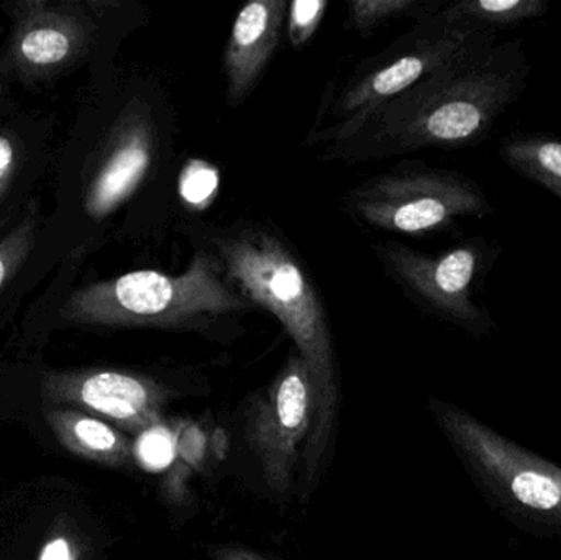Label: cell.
Segmentation results:
<instances>
[{"label":"cell","mask_w":561,"mask_h":560,"mask_svg":"<svg viewBox=\"0 0 561 560\" xmlns=\"http://www.w3.org/2000/svg\"><path fill=\"white\" fill-rule=\"evenodd\" d=\"M98 32L91 13L72 3H23L3 68L20 78H49L91 53Z\"/></svg>","instance_id":"8fae6325"},{"label":"cell","mask_w":561,"mask_h":560,"mask_svg":"<svg viewBox=\"0 0 561 560\" xmlns=\"http://www.w3.org/2000/svg\"><path fill=\"white\" fill-rule=\"evenodd\" d=\"M346 213L362 226L402 236H432L461 219L494 214L483 187L460 171L405 161L352 187Z\"/></svg>","instance_id":"8992f818"},{"label":"cell","mask_w":561,"mask_h":560,"mask_svg":"<svg viewBox=\"0 0 561 560\" xmlns=\"http://www.w3.org/2000/svg\"><path fill=\"white\" fill-rule=\"evenodd\" d=\"M46 421L62 447L102 466L125 467L134 460L130 441L101 418L72 408H53Z\"/></svg>","instance_id":"4fadbf2b"},{"label":"cell","mask_w":561,"mask_h":560,"mask_svg":"<svg viewBox=\"0 0 561 560\" xmlns=\"http://www.w3.org/2000/svg\"><path fill=\"white\" fill-rule=\"evenodd\" d=\"M442 10V9H440ZM438 10L415 23L388 49L356 66L343 88L322 107L323 127L312 130L310 144H339L363 122L419 82L483 46L496 45L500 32L468 20H451Z\"/></svg>","instance_id":"277c9868"},{"label":"cell","mask_w":561,"mask_h":560,"mask_svg":"<svg viewBox=\"0 0 561 560\" xmlns=\"http://www.w3.org/2000/svg\"><path fill=\"white\" fill-rule=\"evenodd\" d=\"M163 151L160 118L150 101L134 98L118 112L82 184V214L92 224L124 207L157 170Z\"/></svg>","instance_id":"ba28073f"},{"label":"cell","mask_w":561,"mask_h":560,"mask_svg":"<svg viewBox=\"0 0 561 560\" xmlns=\"http://www.w3.org/2000/svg\"><path fill=\"white\" fill-rule=\"evenodd\" d=\"M388 275L419 309L473 339L497 331L486 306L478 301L503 247L484 236L468 237L438 255L399 242L373 247Z\"/></svg>","instance_id":"52a82bcc"},{"label":"cell","mask_w":561,"mask_h":560,"mask_svg":"<svg viewBox=\"0 0 561 560\" xmlns=\"http://www.w3.org/2000/svg\"><path fill=\"white\" fill-rule=\"evenodd\" d=\"M180 183L184 203L191 207H204L216 196L219 174L206 161L194 160L184 168Z\"/></svg>","instance_id":"44dd1931"},{"label":"cell","mask_w":561,"mask_h":560,"mask_svg":"<svg viewBox=\"0 0 561 560\" xmlns=\"http://www.w3.org/2000/svg\"><path fill=\"white\" fill-rule=\"evenodd\" d=\"M79 551L76 542L68 536H53L43 545L38 560H78Z\"/></svg>","instance_id":"7402d4cb"},{"label":"cell","mask_w":561,"mask_h":560,"mask_svg":"<svg viewBox=\"0 0 561 560\" xmlns=\"http://www.w3.org/2000/svg\"><path fill=\"white\" fill-rule=\"evenodd\" d=\"M431 408L484 500L524 533L561 538V467L455 404Z\"/></svg>","instance_id":"5b68a950"},{"label":"cell","mask_w":561,"mask_h":560,"mask_svg":"<svg viewBox=\"0 0 561 560\" xmlns=\"http://www.w3.org/2000/svg\"><path fill=\"white\" fill-rule=\"evenodd\" d=\"M312 420V378L296 352L247 411V439L262 464L266 483L278 495L290 487L299 447L309 437Z\"/></svg>","instance_id":"9c48e42d"},{"label":"cell","mask_w":561,"mask_h":560,"mask_svg":"<svg viewBox=\"0 0 561 560\" xmlns=\"http://www.w3.org/2000/svg\"><path fill=\"white\" fill-rule=\"evenodd\" d=\"M42 398L55 408H72L101 418L117 430L140 433L160 423L171 391L153 377L115 368L51 372L42 380Z\"/></svg>","instance_id":"30bf717a"},{"label":"cell","mask_w":561,"mask_h":560,"mask_svg":"<svg viewBox=\"0 0 561 560\" xmlns=\"http://www.w3.org/2000/svg\"><path fill=\"white\" fill-rule=\"evenodd\" d=\"M131 447H134V460H137L138 466L148 472H163L168 467L173 466L174 460L180 456L178 434L163 421L140 431Z\"/></svg>","instance_id":"ac0fdd59"},{"label":"cell","mask_w":561,"mask_h":560,"mask_svg":"<svg viewBox=\"0 0 561 560\" xmlns=\"http://www.w3.org/2000/svg\"><path fill=\"white\" fill-rule=\"evenodd\" d=\"M2 92H3L2 82H0V94H2Z\"/></svg>","instance_id":"cb8c5ba5"},{"label":"cell","mask_w":561,"mask_h":560,"mask_svg":"<svg viewBox=\"0 0 561 560\" xmlns=\"http://www.w3.org/2000/svg\"><path fill=\"white\" fill-rule=\"evenodd\" d=\"M216 560H265L255 552L243 548H217L214 552Z\"/></svg>","instance_id":"603a6c76"},{"label":"cell","mask_w":561,"mask_h":560,"mask_svg":"<svg viewBox=\"0 0 561 560\" xmlns=\"http://www.w3.org/2000/svg\"><path fill=\"white\" fill-rule=\"evenodd\" d=\"M187 236L209 250L227 279L275 316L306 362L313 385V420L304 447V482L312 479L332 431L336 403L335 351L325 306L302 260L278 230L256 220L197 227Z\"/></svg>","instance_id":"7a4b0ae2"},{"label":"cell","mask_w":561,"mask_h":560,"mask_svg":"<svg viewBox=\"0 0 561 560\" xmlns=\"http://www.w3.org/2000/svg\"><path fill=\"white\" fill-rule=\"evenodd\" d=\"M35 213L36 210H32L3 239H0V289L12 278L13 273L32 250L35 240Z\"/></svg>","instance_id":"d6986e66"},{"label":"cell","mask_w":561,"mask_h":560,"mask_svg":"<svg viewBox=\"0 0 561 560\" xmlns=\"http://www.w3.org/2000/svg\"><path fill=\"white\" fill-rule=\"evenodd\" d=\"M530 72L523 38L474 49L373 112L352 137L325 147L323 157L369 161L478 147L526 94Z\"/></svg>","instance_id":"6da1fadb"},{"label":"cell","mask_w":561,"mask_h":560,"mask_svg":"<svg viewBox=\"0 0 561 560\" xmlns=\"http://www.w3.org/2000/svg\"><path fill=\"white\" fill-rule=\"evenodd\" d=\"M23 118H0V224L25 197L26 186L38 176V141L25 137Z\"/></svg>","instance_id":"9a60e30c"},{"label":"cell","mask_w":561,"mask_h":560,"mask_svg":"<svg viewBox=\"0 0 561 560\" xmlns=\"http://www.w3.org/2000/svg\"><path fill=\"white\" fill-rule=\"evenodd\" d=\"M253 309L219 260L197 245L183 273L138 270L94 283L69 296L61 318L92 328L209 332Z\"/></svg>","instance_id":"3957f363"},{"label":"cell","mask_w":561,"mask_h":560,"mask_svg":"<svg viewBox=\"0 0 561 560\" xmlns=\"http://www.w3.org/2000/svg\"><path fill=\"white\" fill-rule=\"evenodd\" d=\"M445 2L440 0H352L346 3L348 26L362 35H368L382 23L402 16H414L417 22L435 15Z\"/></svg>","instance_id":"e0dca14e"},{"label":"cell","mask_w":561,"mask_h":560,"mask_svg":"<svg viewBox=\"0 0 561 560\" xmlns=\"http://www.w3.org/2000/svg\"><path fill=\"white\" fill-rule=\"evenodd\" d=\"M327 7H329L327 0H294V2H289L286 33L290 45L299 48L310 42L322 23Z\"/></svg>","instance_id":"ffe728a7"},{"label":"cell","mask_w":561,"mask_h":560,"mask_svg":"<svg viewBox=\"0 0 561 560\" xmlns=\"http://www.w3.org/2000/svg\"><path fill=\"white\" fill-rule=\"evenodd\" d=\"M497 155L507 168L561 201V140L550 132H517L501 138Z\"/></svg>","instance_id":"5bb4252c"},{"label":"cell","mask_w":561,"mask_h":560,"mask_svg":"<svg viewBox=\"0 0 561 560\" xmlns=\"http://www.w3.org/2000/svg\"><path fill=\"white\" fill-rule=\"evenodd\" d=\"M286 0H253L237 13L224 53L227 101L243 104L255 89L286 28Z\"/></svg>","instance_id":"7c38bea8"},{"label":"cell","mask_w":561,"mask_h":560,"mask_svg":"<svg viewBox=\"0 0 561 560\" xmlns=\"http://www.w3.org/2000/svg\"><path fill=\"white\" fill-rule=\"evenodd\" d=\"M550 10L547 0H460L445 3L440 12L451 20H468L481 28H519L529 20L540 19Z\"/></svg>","instance_id":"2e32d148"}]
</instances>
